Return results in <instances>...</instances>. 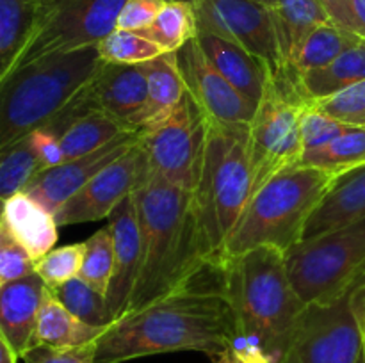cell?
<instances>
[{
  "label": "cell",
  "instance_id": "obj_1",
  "mask_svg": "<svg viewBox=\"0 0 365 363\" xmlns=\"http://www.w3.org/2000/svg\"><path fill=\"white\" fill-rule=\"evenodd\" d=\"M223 265L110 324L96 342L95 363H123L145 356L198 351L214 358L232 347L235 317L223 278L205 283Z\"/></svg>",
  "mask_w": 365,
  "mask_h": 363
},
{
  "label": "cell",
  "instance_id": "obj_2",
  "mask_svg": "<svg viewBox=\"0 0 365 363\" xmlns=\"http://www.w3.org/2000/svg\"><path fill=\"white\" fill-rule=\"evenodd\" d=\"M223 290L237 327L232 349L250 363H282L307 308L289 276L285 253L260 246L227 258Z\"/></svg>",
  "mask_w": 365,
  "mask_h": 363
},
{
  "label": "cell",
  "instance_id": "obj_3",
  "mask_svg": "<svg viewBox=\"0 0 365 363\" xmlns=\"http://www.w3.org/2000/svg\"><path fill=\"white\" fill-rule=\"evenodd\" d=\"M141 258L130 310L191 285L212 267L200 251L192 191L146 173L135 189Z\"/></svg>",
  "mask_w": 365,
  "mask_h": 363
},
{
  "label": "cell",
  "instance_id": "obj_4",
  "mask_svg": "<svg viewBox=\"0 0 365 363\" xmlns=\"http://www.w3.org/2000/svg\"><path fill=\"white\" fill-rule=\"evenodd\" d=\"M252 196L250 125L207 117L202 169L192 210L205 263L223 265L227 244Z\"/></svg>",
  "mask_w": 365,
  "mask_h": 363
},
{
  "label": "cell",
  "instance_id": "obj_5",
  "mask_svg": "<svg viewBox=\"0 0 365 363\" xmlns=\"http://www.w3.org/2000/svg\"><path fill=\"white\" fill-rule=\"evenodd\" d=\"M103 64L95 45L14 70L0 82V148L59 116L91 85Z\"/></svg>",
  "mask_w": 365,
  "mask_h": 363
},
{
  "label": "cell",
  "instance_id": "obj_6",
  "mask_svg": "<svg viewBox=\"0 0 365 363\" xmlns=\"http://www.w3.org/2000/svg\"><path fill=\"white\" fill-rule=\"evenodd\" d=\"M334 177L317 167L296 166L271 178L250 198L228 241L225 260L260 246L284 253L294 248Z\"/></svg>",
  "mask_w": 365,
  "mask_h": 363
},
{
  "label": "cell",
  "instance_id": "obj_7",
  "mask_svg": "<svg viewBox=\"0 0 365 363\" xmlns=\"http://www.w3.org/2000/svg\"><path fill=\"white\" fill-rule=\"evenodd\" d=\"M285 260L303 302L335 301L355 287L365 269V217L298 242Z\"/></svg>",
  "mask_w": 365,
  "mask_h": 363
},
{
  "label": "cell",
  "instance_id": "obj_8",
  "mask_svg": "<svg viewBox=\"0 0 365 363\" xmlns=\"http://www.w3.org/2000/svg\"><path fill=\"white\" fill-rule=\"evenodd\" d=\"M207 116L185 91L173 110L139 130V146L150 173L168 184L195 191L202 169Z\"/></svg>",
  "mask_w": 365,
  "mask_h": 363
},
{
  "label": "cell",
  "instance_id": "obj_9",
  "mask_svg": "<svg viewBox=\"0 0 365 363\" xmlns=\"http://www.w3.org/2000/svg\"><path fill=\"white\" fill-rule=\"evenodd\" d=\"M303 107L305 100L298 93L269 78L250 123L252 196L282 171L302 164L305 153L299 127Z\"/></svg>",
  "mask_w": 365,
  "mask_h": 363
},
{
  "label": "cell",
  "instance_id": "obj_10",
  "mask_svg": "<svg viewBox=\"0 0 365 363\" xmlns=\"http://www.w3.org/2000/svg\"><path fill=\"white\" fill-rule=\"evenodd\" d=\"M125 2L127 0H41L36 31L13 71L41 57L98 45L116 28L118 14Z\"/></svg>",
  "mask_w": 365,
  "mask_h": 363
},
{
  "label": "cell",
  "instance_id": "obj_11",
  "mask_svg": "<svg viewBox=\"0 0 365 363\" xmlns=\"http://www.w3.org/2000/svg\"><path fill=\"white\" fill-rule=\"evenodd\" d=\"M364 330L351 290L335 301L310 302L282 363H364Z\"/></svg>",
  "mask_w": 365,
  "mask_h": 363
},
{
  "label": "cell",
  "instance_id": "obj_12",
  "mask_svg": "<svg viewBox=\"0 0 365 363\" xmlns=\"http://www.w3.org/2000/svg\"><path fill=\"white\" fill-rule=\"evenodd\" d=\"M195 11L198 31L221 36L262 59L269 66L271 78L292 89L287 84L273 9L257 0H198Z\"/></svg>",
  "mask_w": 365,
  "mask_h": 363
},
{
  "label": "cell",
  "instance_id": "obj_13",
  "mask_svg": "<svg viewBox=\"0 0 365 363\" xmlns=\"http://www.w3.org/2000/svg\"><path fill=\"white\" fill-rule=\"evenodd\" d=\"M146 173H148V164L138 142L130 152L100 171L84 187L78 189L57 210V224L70 226V224L106 219L128 194H132L141 185Z\"/></svg>",
  "mask_w": 365,
  "mask_h": 363
},
{
  "label": "cell",
  "instance_id": "obj_14",
  "mask_svg": "<svg viewBox=\"0 0 365 363\" xmlns=\"http://www.w3.org/2000/svg\"><path fill=\"white\" fill-rule=\"evenodd\" d=\"M177 60L185 91L207 117L223 123H252L257 107L210 64L196 38L178 50Z\"/></svg>",
  "mask_w": 365,
  "mask_h": 363
},
{
  "label": "cell",
  "instance_id": "obj_15",
  "mask_svg": "<svg viewBox=\"0 0 365 363\" xmlns=\"http://www.w3.org/2000/svg\"><path fill=\"white\" fill-rule=\"evenodd\" d=\"M138 142L139 132H127L96 152L77 157V159L64 160L57 167L43 171L31 182L25 192L32 196L36 201L41 203L50 212L56 214L78 189L84 187L100 171H103L125 153L130 152Z\"/></svg>",
  "mask_w": 365,
  "mask_h": 363
},
{
  "label": "cell",
  "instance_id": "obj_16",
  "mask_svg": "<svg viewBox=\"0 0 365 363\" xmlns=\"http://www.w3.org/2000/svg\"><path fill=\"white\" fill-rule=\"evenodd\" d=\"M109 224L116 248L114 274L107 290L106 301L109 310L110 322H116L127 315L134 295L135 281L139 274V258H141V237H139L138 203L135 191L128 194L109 217Z\"/></svg>",
  "mask_w": 365,
  "mask_h": 363
},
{
  "label": "cell",
  "instance_id": "obj_17",
  "mask_svg": "<svg viewBox=\"0 0 365 363\" xmlns=\"http://www.w3.org/2000/svg\"><path fill=\"white\" fill-rule=\"evenodd\" d=\"M91 95L100 110L139 132V114L148 96L145 64L106 63L93 80Z\"/></svg>",
  "mask_w": 365,
  "mask_h": 363
},
{
  "label": "cell",
  "instance_id": "obj_18",
  "mask_svg": "<svg viewBox=\"0 0 365 363\" xmlns=\"http://www.w3.org/2000/svg\"><path fill=\"white\" fill-rule=\"evenodd\" d=\"M46 285L38 273L0 285V335L24 356L34 344Z\"/></svg>",
  "mask_w": 365,
  "mask_h": 363
},
{
  "label": "cell",
  "instance_id": "obj_19",
  "mask_svg": "<svg viewBox=\"0 0 365 363\" xmlns=\"http://www.w3.org/2000/svg\"><path fill=\"white\" fill-rule=\"evenodd\" d=\"M196 41L214 68L255 107L264 98L267 82L273 77L269 66L253 53L246 52L235 43L212 34L198 31Z\"/></svg>",
  "mask_w": 365,
  "mask_h": 363
},
{
  "label": "cell",
  "instance_id": "obj_20",
  "mask_svg": "<svg viewBox=\"0 0 365 363\" xmlns=\"http://www.w3.org/2000/svg\"><path fill=\"white\" fill-rule=\"evenodd\" d=\"M365 217V164L335 174L310 216L302 241L323 235Z\"/></svg>",
  "mask_w": 365,
  "mask_h": 363
},
{
  "label": "cell",
  "instance_id": "obj_21",
  "mask_svg": "<svg viewBox=\"0 0 365 363\" xmlns=\"http://www.w3.org/2000/svg\"><path fill=\"white\" fill-rule=\"evenodd\" d=\"M2 221L6 228L34 260L52 251L59 238L56 214L36 201L27 192H18L2 201Z\"/></svg>",
  "mask_w": 365,
  "mask_h": 363
},
{
  "label": "cell",
  "instance_id": "obj_22",
  "mask_svg": "<svg viewBox=\"0 0 365 363\" xmlns=\"http://www.w3.org/2000/svg\"><path fill=\"white\" fill-rule=\"evenodd\" d=\"M106 330L107 327L91 326L75 317L46 287L32 347L34 345H48L57 349L81 347L91 342H98Z\"/></svg>",
  "mask_w": 365,
  "mask_h": 363
},
{
  "label": "cell",
  "instance_id": "obj_23",
  "mask_svg": "<svg viewBox=\"0 0 365 363\" xmlns=\"http://www.w3.org/2000/svg\"><path fill=\"white\" fill-rule=\"evenodd\" d=\"M362 80H365V38L327 66L302 75L296 84V91L305 103H310L337 95Z\"/></svg>",
  "mask_w": 365,
  "mask_h": 363
},
{
  "label": "cell",
  "instance_id": "obj_24",
  "mask_svg": "<svg viewBox=\"0 0 365 363\" xmlns=\"http://www.w3.org/2000/svg\"><path fill=\"white\" fill-rule=\"evenodd\" d=\"M41 0H0V82L27 48L38 25Z\"/></svg>",
  "mask_w": 365,
  "mask_h": 363
},
{
  "label": "cell",
  "instance_id": "obj_25",
  "mask_svg": "<svg viewBox=\"0 0 365 363\" xmlns=\"http://www.w3.org/2000/svg\"><path fill=\"white\" fill-rule=\"evenodd\" d=\"M360 39H362V36L346 31V28L335 25L334 21L319 25L303 39L298 52L292 57L287 68V84L296 91V84H298L302 75L330 64L342 52L356 45Z\"/></svg>",
  "mask_w": 365,
  "mask_h": 363
},
{
  "label": "cell",
  "instance_id": "obj_26",
  "mask_svg": "<svg viewBox=\"0 0 365 363\" xmlns=\"http://www.w3.org/2000/svg\"><path fill=\"white\" fill-rule=\"evenodd\" d=\"M145 70L148 78V96L139 114L138 130L173 110L185 95L184 80L178 70L177 52L163 53L148 60L145 63Z\"/></svg>",
  "mask_w": 365,
  "mask_h": 363
},
{
  "label": "cell",
  "instance_id": "obj_27",
  "mask_svg": "<svg viewBox=\"0 0 365 363\" xmlns=\"http://www.w3.org/2000/svg\"><path fill=\"white\" fill-rule=\"evenodd\" d=\"M273 14L285 70L291 64L294 53L298 52L303 39L314 28L331 21L319 0H277Z\"/></svg>",
  "mask_w": 365,
  "mask_h": 363
},
{
  "label": "cell",
  "instance_id": "obj_28",
  "mask_svg": "<svg viewBox=\"0 0 365 363\" xmlns=\"http://www.w3.org/2000/svg\"><path fill=\"white\" fill-rule=\"evenodd\" d=\"M127 132H135L121 125L103 110L95 109L88 114H82L75 121H71L70 127L63 132L59 137L61 148H63L64 160L77 159V157L88 155L96 152L102 146L109 144L120 135Z\"/></svg>",
  "mask_w": 365,
  "mask_h": 363
},
{
  "label": "cell",
  "instance_id": "obj_29",
  "mask_svg": "<svg viewBox=\"0 0 365 363\" xmlns=\"http://www.w3.org/2000/svg\"><path fill=\"white\" fill-rule=\"evenodd\" d=\"M45 171L31 135L0 148V196L4 199L25 192L31 182Z\"/></svg>",
  "mask_w": 365,
  "mask_h": 363
},
{
  "label": "cell",
  "instance_id": "obj_30",
  "mask_svg": "<svg viewBox=\"0 0 365 363\" xmlns=\"http://www.w3.org/2000/svg\"><path fill=\"white\" fill-rule=\"evenodd\" d=\"M145 38L163 48V52L175 53L198 34V21L192 4L166 2L153 23L141 31Z\"/></svg>",
  "mask_w": 365,
  "mask_h": 363
},
{
  "label": "cell",
  "instance_id": "obj_31",
  "mask_svg": "<svg viewBox=\"0 0 365 363\" xmlns=\"http://www.w3.org/2000/svg\"><path fill=\"white\" fill-rule=\"evenodd\" d=\"M365 164V127H351L321 148L303 153L299 166L339 174Z\"/></svg>",
  "mask_w": 365,
  "mask_h": 363
},
{
  "label": "cell",
  "instance_id": "obj_32",
  "mask_svg": "<svg viewBox=\"0 0 365 363\" xmlns=\"http://www.w3.org/2000/svg\"><path fill=\"white\" fill-rule=\"evenodd\" d=\"M84 258H82L81 274L78 276L107 295L110 280L114 274V262H116V248H114V237L109 226L100 228L84 241Z\"/></svg>",
  "mask_w": 365,
  "mask_h": 363
},
{
  "label": "cell",
  "instance_id": "obj_33",
  "mask_svg": "<svg viewBox=\"0 0 365 363\" xmlns=\"http://www.w3.org/2000/svg\"><path fill=\"white\" fill-rule=\"evenodd\" d=\"M50 290L75 317L84 322L98 327H109L113 324L107 310L106 295L86 283L81 276Z\"/></svg>",
  "mask_w": 365,
  "mask_h": 363
},
{
  "label": "cell",
  "instance_id": "obj_34",
  "mask_svg": "<svg viewBox=\"0 0 365 363\" xmlns=\"http://www.w3.org/2000/svg\"><path fill=\"white\" fill-rule=\"evenodd\" d=\"M103 63L113 64H145L163 56V48L139 32L114 28L96 45Z\"/></svg>",
  "mask_w": 365,
  "mask_h": 363
},
{
  "label": "cell",
  "instance_id": "obj_35",
  "mask_svg": "<svg viewBox=\"0 0 365 363\" xmlns=\"http://www.w3.org/2000/svg\"><path fill=\"white\" fill-rule=\"evenodd\" d=\"M84 242L53 248L39 260H36V273L41 276L48 288H56L66 281L78 278L84 258Z\"/></svg>",
  "mask_w": 365,
  "mask_h": 363
},
{
  "label": "cell",
  "instance_id": "obj_36",
  "mask_svg": "<svg viewBox=\"0 0 365 363\" xmlns=\"http://www.w3.org/2000/svg\"><path fill=\"white\" fill-rule=\"evenodd\" d=\"M299 127H302V141L305 152L328 144L335 137L344 134L348 128H351L344 121L316 109L310 103H305V107H303Z\"/></svg>",
  "mask_w": 365,
  "mask_h": 363
},
{
  "label": "cell",
  "instance_id": "obj_37",
  "mask_svg": "<svg viewBox=\"0 0 365 363\" xmlns=\"http://www.w3.org/2000/svg\"><path fill=\"white\" fill-rule=\"evenodd\" d=\"M310 105L344 121L349 127H365V80L356 82L334 96L310 102Z\"/></svg>",
  "mask_w": 365,
  "mask_h": 363
},
{
  "label": "cell",
  "instance_id": "obj_38",
  "mask_svg": "<svg viewBox=\"0 0 365 363\" xmlns=\"http://www.w3.org/2000/svg\"><path fill=\"white\" fill-rule=\"evenodd\" d=\"M32 273H36V260L6 228L0 226V285L21 280Z\"/></svg>",
  "mask_w": 365,
  "mask_h": 363
},
{
  "label": "cell",
  "instance_id": "obj_39",
  "mask_svg": "<svg viewBox=\"0 0 365 363\" xmlns=\"http://www.w3.org/2000/svg\"><path fill=\"white\" fill-rule=\"evenodd\" d=\"M21 359L25 363H95L96 342L70 349L34 345L21 356Z\"/></svg>",
  "mask_w": 365,
  "mask_h": 363
},
{
  "label": "cell",
  "instance_id": "obj_40",
  "mask_svg": "<svg viewBox=\"0 0 365 363\" xmlns=\"http://www.w3.org/2000/svg\"><path fill=\"white\" fill-rule=\"evenodd\" d=\"M166 6V0H127L116 20V28L141 32L148 28Z\"/></svg>",
  "mask_w": 365,
  "mask_h": 363
},
{
  "label": "cell",
  "instance_id": "obj_41",
  "mask_svg": "<svg viewBox=\"0 0 365 363\" xmlns=\"http://www.w3.org/2000/svg\"><path fill=\"white\" fill-rule=\"evenodd\" d=\"M29 135H31L36 153H38L43 166H45V171L57 167L59 164L64 162V153L63 148H61V141L57 135L45 130V128H36V130H32Z\"/></svg>",
  "mask_w": 365,
  "mask_h": 363
},
{
  "label": "cell",
  "instance_id": "obj_42",
  "mask_svg": "<svg viewBox=\"0 0 365 363\" xmlns=\"http://www.w3.org/2000/svg\"><path fill=\"white\" fill-rule=\"evenodd\" d=\"M319 2L335 25L359 34V32H356V23L355 18H353L349 0H319Z\"/></svg>",
  "mask_w": 365,
  "mask_h": 363
},
{
  "label": "cell",
  "instance_id": "obj_43",
  "mask_svg": "<svg viewBox=\"0 0 365 363\" xmlns=\"http://www.w3.org/2000/svg\"><path fill=\"white\" fill-rule=\"evenodd\" d=\"M353 18L356 23V32L365 38V0H349Z\"/></svg>",
  "mask_w": 365,
  "mask_h": 363
},
{
  "label": "cell",
  "instance_id": "obj_44",
  "mask_svg": "<svg viewBox=\"0 0 365 363\" xmlns=\"http://www.w3.org/2000/svg\"><path fill=\"white\" fill-rule=\"evenodd\" d=\"M351 299L360 324H365V285H356L351 288Z\"/></svg>",
  "mask_w": 365,
  "mask_h": 363
},
{
  "label": "cell",
  "instance_id": "obj_45",
  "mask_svg": "<svg viewBox=\"0 0 365 363\" xmlns=\"http://www.w3.org/2000/svg\"><path fill=\"white\" fill-rule=\"evenodd\" d=\"M18 352L11 347L9 342L0 335V363H16L18 362Z\"/></svg>",
  "mask_w": 365,
  "mask_h": 363
},
{
  "label": "cell",
  "instance_id": "obj_46",
  "mask_svg": "<svg viewBox=\"0 0 365 363\" xmlns=\"http://www.w3.org/2000/svg\"><path fill=\"white\" fill-rule=\"evenodd\" d=\"M212 363H250V362H246L241 354H237L234 349L228 347L227 351H223V352H220V354L214 356Z\"/></svg>",
  "mask_w": 365,
  "mask_h": 363
},
{
  "label": "cell",
  "instance_id": "obj_47",
  "mask_svg": "<svg viewBox=\"0 0 365 363\" xmlns=\"http://www.w3.org/2000/svg\"><path fill=\"white\" fill-rule=\"evenodd\" d=\"M257 2L264 4V6H267L269 9L274 11V7H277V0H257Z\"/></svg>",
  "mask_w": 365,
  "mask_h": 363
},
{
  "label": "cell",
  "instance_id": "obj_48",
  "mask_svg": "<svg viewBox=\"0 0 365 363\" xmlns=\"http://www.w3.org/2000/svg\"><path fill=\"white\" fill-rule=\"evenodd\" d=\"M356 285H365V269H364V273L359 276V280H356L355 287H356Z\"/></svg>",
  "mask_w": 365,
  "mask_h": 363
},
{
  "label": "cell",
  "instance_id": "obj_49",
  "mask_svg": "<svg viewBox=\"0 0 365 363\" xmlns=\"http://www.w3.org/2000/svg\"><path fill=\"white\" fill-rule=\"evenodd\" d=\"M166 2H185V4H192V6H195L198 0H166Z\"/></svg>",
  "mask_w": 365,
  "mask_h": 363
},
{
  "label": "cell",
  "instance_id": "obj_50",
  "mask_svg": "<svg viewBox=\"0 0 365 363\" xmlns=\"http://www.w3.org/2000/svg\"><path fill=\"white\" fill-rule=\"evenodd\" d=\"M362 330H364V358H365V324H362Z\"/></svg>",
  "mask_w": 365,
  "mask_h": 363
},
{
  "label": "cell",
  "instance_id": "obj_51",
  "mask_svg": "<svg viewBox=\"0 0 365 363\" xmlns=\"http://www.w3.org/2000/svg\"><path fill=\"white\" fill-rule=\"evenodd\" d=\"M364 363H365V362H364Z\"/></svg>",
  "mask_w": 365,
  "mask_h": 363
}]
</instances>
